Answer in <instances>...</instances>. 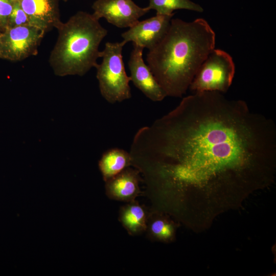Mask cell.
<instances>
[{
  "label": "cell",
  "mask_w": 276,
  "mask_h": 276,
  "mask_svg": "<svg viewBox=\"0 0 276 276\" xmlns=\"http://www.w3.org/2000/svg\"><path fill=\"white\" fill-rule=\"evenodd\" d=\"M130 154L161 188L195 195V213L209 218L273 182L276 126L244 101L196 92L140 128Z\"/></svg>",
  "instance_id": "obj_1"
},
{
  "label": "cell",
  "mask_w": 276,
  "mask_h": 276,
  "mask_svg": "<svg viewBox=\"0 0 276 276\" xmlns=\"http://www.w3.org/2000/svg\"><path fill=\"white\" fill-rule=\"evenodd\" d=\"M216 34L204 19L172 18L160 41L149 50L147 64L167 96L181 97L215 49Z\"/></svg>",
  "instance_id": "obj_2"
},
{
  "label": "cell",
  "mask_w": 276,
  "mask_h": 276,
  "mask_svg": "<svg viewBox=\"0 0 276 276\" xmlns=\"http://www.w3.org/2000/svg\"><path fill=\"white\" fill-rule=\"evenodd\" d=\"M56 29L58 38L49 60L56 75L82 76L96 67L107 30L93 14L78 11Z\"/></svg>",
  "instance_id": "obj_3"
},
{
  "label": "cell",
  "mask_w": 276,
  "mask_h": 276,
  "mask_svg": "<svg viewBox=\"0 0 276 276\" xmlns=\"http://www.w3.org/2000/svg\"><path fill=\"white\" fill-rule=\"evenodd\" d=\"M126 44L123 40L107 42L103 50L100 51L102 61L96 66L101 94L110 103L120 102L131 97V78L125 71L122 56Z\"/></svg>",
  "instance_id": "obj_4"
},
{
  "label": "cell",
  "mask_w": 276,
  "mask_h": 276,
  "mask_svg": "<svg viewBox=\"0 0 276 276\" xmlns=\"http://www.w3.org/2000/svg\"><path fill=\"white\" fill-rule=\"evenodd\" d=\"M235 73L231 55L225 51L214 49L201 64L189 88L196 92H226Z\"/></svg>",
  "instance_id": "obj_5"
},
{
  "label": "cell",
  "mask_w": 276,
  "mask_h": 276,
  "mask_svg": "<svg viewBox=\"0 0 276 276\" xmlns=\"http://www.w3.org/2000/svg\"><path fill=\"white\" fill-rule=\"evenodd\" d=\"M45 33L31 25L6 28L0 37V58L16 61L36 55Z\"/></svg>",
  "instance_id": "obj_6"
},
{
  "label": "cell",
  "mask_w": 276,
  "mask_h": 276,
  "mask_svg": "<svg viewBox=\"0 0 276 276\" xmlns=\"http://www.w3.org/2000/svg\"><path fill=\"white\" fill-rule=\"evenodd\" d=\"M92 9L96 18H104L120 28H130L150 10L148 7L139 6L132 0H96Z\"/></svg>",
  "instance_id": "obj_7"
},
{
  "label": "cell",
  "mask_w": 276,
  "mask_h": 276,
  "mask_svg": "<svg viewBox=\"0 0 276 276\" xmlns=\"http://www.w3.org/2000/svg\"><path fill=\"white\" fill-rule=\"evenodd\" d=\"M174 15L156 14L142 21H138L121 34L127 43L132 42L148 50L155 47L166 34Z\"/></svg>",
  "instance_id": "obj_8"
},
{
  "label": "cell",
  "mask_w": 276,
  "mask_h": 276,
  "mask_svg": "<svg viewBox=\"0 0 276 276\" xmlns=\"http://www.w3.org/2000/svg\"><path fill=\"white\" fill-rule=\"evenodd\" d=\"M144 48L133 44L128 62L131 81L147 98L161 101L167 96L143 58Z\"/></svg>",
  "instance_id": "obj_9"
},
{
  "label": "cell",
  "mask_w": 276,
  "mask_h": 276,
  "mask_svg": "<svg viewBox=\"0 0 276 276\" xmlns=\"http://www.w3.org/2000/svg\"><path fill=\"white\" fill-rule=\"evenodd\" d=\"M31 25L45 32L57 28L60 20L58 0H18Z\"/></svg>",
  "instance_id": "obj_10"
},
{
  "label": "cell",
  "mask_w": 276,
  "mask_h": 276,
  "mask_svg": "<svg viewBox=\"0 0 276 276\" xmlns=\"http://www.w3.org/2000/svg\"><path fill=\"white\" fill-rule=\"evenodd\" d=\"M140 171L130 167L105 181V193L112 200L125 202L136 199L141 193Z\"/></svg>",
  "instance_id": "obj_11"
},
{
  "label": "cell",
  "mask_w": 276,
  "mask_h": 276,
  "mask_svg": "<svg viewBox=\"0 0 276 276\" xmlns=\"http://www.w3.org/2000/svg\"><path fill=\"white\" fill-rule=\"evenodd\" d=\"M125 203L119 212V220L122 225L131 236L145 233L149 214L146 208L136 199Z\"/></svg>",
  "instance_id": "obj_12"
},
{
  "label": "cell",
  "mask_w": 276,
  "mask_h": 276,
  "mask_svg": "<svg viewBox=\"0 0 276 276\" xmlns=\"http://www.w3.org/2000/svg\"><path fill=\"white\" fill-rule=\"evenodd\" d=\"M98 166L105 182L132 166V159L130 153L126 151L112 148L103 154Z\"/></svg>",
  "instance_id": "obj_13"
},
{
  "label": "cell",
  "mask_w": 276,
  "mask_h": 276,
  "mask_svg": "<svg viewBox=\"0 0 276 276\" xmlns=\"http://www.w3.org/2000/svg\"><path fill=\"white\" fill-rule=\"evenodd\" d=\"M176 224L159 212L149 213L145 233L151 240L162 242L172 241L176 235Z\"/></svg>",
  "instance_id": "obj_14"
},
{
  "label": "cell",
  "mask_w": 276,
  "mask_h": 276,
  "mask_svg": "<svg viewBox=\"0 0 276 276\" xmlns=\"http://www.w3.org/2000/svg\"><path fill=\"white\" fill-rule=\"evenodd\" d=\"M149 9L154 10L156 14L171 15L173 11L179 9H186L198 12L203 11L199 5L190 0H149Z\"/></svg>",
  "instance_id": "obj_15"
},
{
  "label": "cell",
  "mask_w": 276,
  "mask_h": 276,
  "mask_svg": "<svg viewBox=\"0 0 276 276\" xmlns=\"http://www.w3.org/2000/svg\"><path fill=\"white\" fill-rule=\"evenodd\" d=\"M28 25H30L28 17L17 1L14 3L13 9L9 17L7 28Z\"/></svg>",
  "instance_id": "obj_16"
},
{
  "label": "cell",
  "mask_w": 276,
  "mask_h": 276,
  "mask_svg": "<svg viewBox=\"0 0 276 276\" xmlns=\"http://www.w3.org/2000/svg\"><path fill=\"white\" fill-rule=\"evenodd\" d=\"M14 3L10 0H0V28L2 31L7 27L9 17Z\"/></svg>",
  "instance_id": "obj_17"
},
{
  "label": "cell",
  "mask_w": 276,
  "mask_h": 276,
  "mask_svg": "<svg viewBox=\"0 0 276 276\" xmlns=\"http://www.w3.org/2000/svg\"><path fill=\"white\" fill-rule=\"evenodd\" d=\"M10 1L13 2V3H15V2H17L18 0H10Z\"/></svg>",
  "instance_id": "obj_18"
},
{
  "label": "cell",
  "mask_w": 276,
  "mask_h": 276,
  "mask_svg": "<svg viewBox=\"0 0 276 276\" xmlns=\"http://www.w3.org/2000/svg\"><path fill=\"white\" fill-rule=\"evenodd\" d=\"M1 33H2V30H1V29L0 28V37H1Z\"/></svg>",
  "instance_id": "obj_19"
},
{
  "label": "cell",
  "mask_w": 276,
  "mask_h": 276,
  "mask_svg": "<svg viewBox=\"0 0 276 276\" xmlns=\"http://www.w3.org/2000/svg\"><path fill=\"white\" fill-rule=\"evenodd\" d=\"M58 1H59V0H58ZM61 1H64V2H67V1H68V0H61Z\"/></svg>",
  "instance_id": "obj_20"
}]
</instances>
